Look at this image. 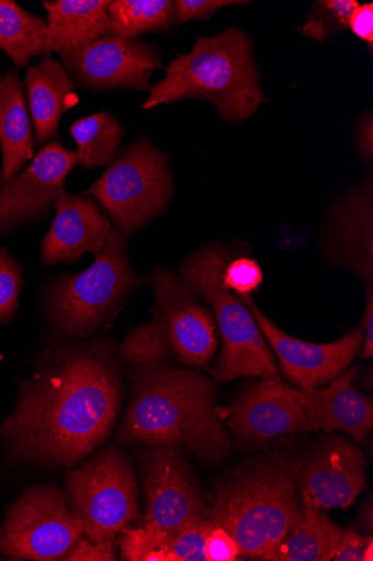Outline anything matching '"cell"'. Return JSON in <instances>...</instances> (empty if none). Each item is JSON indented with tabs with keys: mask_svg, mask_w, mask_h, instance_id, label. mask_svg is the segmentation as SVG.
<instances>
[{
	"mask_svg": "<svg viewBox=\"0 0 373 561\" xmlns=\"http://www.w3.org/2000/svg\"><path fill=\"white\" fill-rule=\"evenodd\" d=\"M123 396L120 365L109 341L46 351L35 375L20 383L0 438L19 461L70 468L112 433Z\"/></svg>",
	"mask_w": 373,
	"mask_h": 561,
	"instance_id": "1",
	"label": "cell"
},
{
	"mask_svg": "<svg viewBox=\"0 0 373 561\" xmlns=\"http://www.w3.org/2000/svg\"><path fill=\"white\" fill-rule=\"evenodd\" d=\"M130 399L119 442L187 449L220 462L232 449L220 422L214 382L166 364H130Z\"/></svg>",
	"mask_w": 373,
	"mask_h": 561,
	"instance_id": "2",
	"label": "cell"
},
{
	"mask_svg": "<svg viewBox=\"0 0 373 561\" xmlns=\"http://www.w3.org/2000/svg\"><path fill=\"white\" fill-rule=\"evenodd\" d=\"M302 458L272 454L221 482L208 504L209 520L237 541L241 557L264 560L300 515Z\"/></svg>",
	"mask_w": 373,
	"mask_h": 561,
	"instance_id": "3",
	"label": "cell"
},
{
	"mask_svg": "<svg viewBox=\"0 0 373 561\" xmlns=\"http://www.w3.org/2000/svg\"><path fill=\"white\" fill-rule=\"evenodd\" d=\"M214 105L229 122H244L266 101L255 66L253 42L238 27L215 36H197L190 53L166 69V77L151 87L141 110L172 105L187 99Z\"/></svg>",
	"mask_w": 373,
	"mask_h": 561,
	"instance_id": "4",
	"label": "cell"
},
{
	"mask_svg": "<svg viewBox=\"0 0 373 561\" xmlns=\"http://www.w3.org/2000/svg\"><path fill=\"white\" fill-rule=\"evenodd\" d=\"M153 295L152 320L133 330L119 350L129 364L174 362L206 369L219 348L214 316L205 308L179 275L159 267L147 278Z\"/></svg>",
	"mask_w": 373,
	"mask_h": 561,
	"instance_id": "5",
	"label": "cell"
},
{
	"mask_svg": "<svg viewBox=\"0 0 373 561\" xmlns=\"http://www.w3.org/2000/svg\"><path fill=\"white\" fill-rule=\"evenodd\" d=\"M229 262L226 249L214 244L191 253L178 268L185 284L197 297L203 298L215 314L223 347L212 368V377L220 382L244 377H280L272 350L253 314L223 285V272Z\"/></svg>",
	"mask_w": 373,
	"mask_h": 561,
	"instance_id": "6",
	"label": "cell"
},
{
	"mask_svg": "<svg viewBox=\"0 0 373 561\" xmlns=\"http://www.w3.org/2000/svg\"><path fill=\"white\" fill-rule=\"evenodd\" d=\"M140 286L142 280L130 265L127 240L113 229L86 271L60 275L48 285L46 310L51 327L63 339L95 334L110 323Z\"/></svg>",
	"mask_w": 373,
	"mask_h": 561,
	"instance_id": "7",
	"label": "cell"
},
{
	"mask_svg": "<svg viewBox=\"0 0 373 561\" xmlns=\"http://www.w3.org/2000/svg\"><path fill=\"white\" fill-rule=\"evenodd\" d=\"M174 192L170 158L142 137L123 149L83 195L95 198L126 236L162 216Z\"/></svg>",
	"mask_w": 373,
	"mask_h": 561,
	"instance_id": "8",
	"label": "cell"
},
{
	"mask_svg": "<svg viewBox=\"0 0 373 561\" xmlns=\"http://www.w3.org/2000/svg\"><path fill=\"white\" fill-rule=\"evenodd\" d=\"M67 489L84 534L93 541L116 539L139 515L136 477L118 449H104L73 471Z\"/></svg>",
	"mask_w": 373,
	"mask_h": 561,
	"instance_id": "9",
	"label": "cell"
},
{
	"mask_svg": "<svg viewBox=\"0 0 373 561\" xmlns=\"http://www.w3.org/2000/svg\"><path fill=\"white\" fill-rule=\"evenodd\" d=\"M65 494L53 484L26 491L0 527V553L13 559L58 560L84 536Z\"/></svg>",
	"mask_w": 373,
	"mask_h": 561,
	"instance_id": "10",
	"label": "cell"
},
{
	"mask_svg": "<svg viewBox=\"0 0 373 561\" xmlns=\"http://www.w3.org/2000/svg\"><path fill=\"white\" fill-rule=\"evenodd\" d=\"M140 466L147 499L144 527L177 534L209 519L208 504L179 449L147 447Z\"/></svg>",
	"mask_w": 373,
	"mask_h": 561,
	"instance_id": "11",
	"label": "cell"
},
{
	"mask_svg": "<svg viewBox=\"0 0 373 561\" xmlns=\"http://www.w3.org/2000/svg\"><path fill=\"white\" fill-rule=\"evenodd\" d=\"M60 56V62L75 83L95 92L150 91L152 71L163 68L159 47L114 34L65 50Z\"/></svg>",
	"mask_w": 373,
	"mask_h": 561,
	"instance_id": "12",
	"label": "cell"
},
{
	"mask_svg": "<svg viewBox=\"0 0 373 561\" xmlns=\"http://www.w3.org/2000/svg\"><path fill=\"white\" fill-rule=\"evenodd\" d=\"M236 296L247 306L265 340L278 355L284 375L302 391H312L331 382L361 352L364 341L362 324L336 342L308 343L282 332L264 316L250 295Z\"/></svg>",
	"mask_w": 373,
	"mask_h": 561,
	"instance_id": "13",
	"label": "cell"
},
{
	"mask_svg": "<svg viewBox=\"0 0 373 561\" xmlns=\"http://www.w3.org/2000/svg\"><path fill=\"white\" fill-rule=\"evenodd\" d=\"M78 165L75 150L59 141L45 145L23 172L0 187V236L47 216Z\"/></svg>",
	"mask_w": 373,
	"mask_h": 561,
	"instance_id": "14",
	"label": "cell"
},
{
	"mask_svg": "<svg viewBox=\"0 0 373 561\" xmlns=\"http://www.w3.org/2000/svg\"><path fill=\"white\" fill-rule=\"evenodd\" d=\"M228 425L235 436L252 443L311 432L305 392L280 377L261 378L233 403Z\"/></svg>",
	"mask_w": 373,
	"mask_h": 561,
	"instance_id": "15",
	"label": "cell"
},
{
	"mask_svg": "<svg viewBox=\"0 0 373 561\" xmlns=\"http://www.w3.org/2000/svg\"><path fill=\"white\" fill-rule=\"evenodd\" d=\"M365 486V458L345 438H331L302 458L298 486L302 506L349 508Z\"/></svg>",
	"mask_w": 373,
	"mask_h": 561,
	"instance_id": "16",
	"label": "cell"
},
{
	"mask_svg": "<svg viewBox=\"0 0 373 561\" xmlns=\"http://www.w3.org/2000/svg\"><path fill=\"white\" fill-rule=\"evenodd\" d=\"M56 219L40 241L45 266L77 264L85 253H98L108 241L113 225L93 198L63 192L53 204Z\"/></svg>",
	"mask_w": 373,
	"mask_h": 561,
	"instance_id": "17",
	"label": "cell"
},
{
	"mask_svg": "<svg viewBox=\"0 0 373 561\" xmlns=\"http://www.w3.org/2000/svg\"><path fill=\"white\" fill-rule=\"evenodd\" d=\"M372 184L354 188L336 204L326 234V256L336 266L373 284Z\"/></svg>",
	"mask_w": 373,
	"mask_h": 561,
	"instance_id": "18",
	"label": "cell"
},
{
	"mask_svg": "<svg viewBox=\"0 0 373 561\" xmlns=\"http://www.w3.org/2000/svg\"><path fill=\"white\" fill-rule=\"evenodd\" d=\"M359 367L341 374L325 389L304 391L310 431H342L364 443L373 427L372 400L354 387Z\"/></svg>",
	"mask_w": 373,
	"mask_h": 561,
	"instance_id": "19",
	"label": "cell"
},
{
	"mask_svg": "<svg viewBox=\"0 0 373 561\" xmlns=\"http://www.w3.org/2000/svg\"><path fill=\"white\" fill-rule=\"evenodd\" d=\"M24 84L37 145L57 141L61 118L75 96V81L60 61L45 56L27 70Z\"/></svg>",
	"mask_w": 373,
	"mask_h": 561,
	"instance_id": "20",
	"label": "cell"
},
{
	"mask_svg": "<svg viewBox=\"0 0 373 561\" xmlns=\"http://www.w3.org/2000/svg\"><path fill=\"white\" fill-rule=\"evenodd\" d=\"M42 4L47 12L49 54L61 55L112 34L110 0H53Z\"/></svg>",
	"mask_w": 373,
	"mask_h": 561,
	"instance_id": "21",
	"label": "cell"
},
{
	"mask_svg": "<svg viewBox=\"0 0 373 561\" xmlns=\"http://www.w3.org/2000/svg\"><path fill=\"white\" fill-rule=\"evenodd\" d=\"M0 147L3 152L0 187L34 158V141L24 84L14 70L0 77Z\"/></svg>",
	"mask_w": 373,
	"mask_h": 561,
	"instance_id": "22",
	"label": "cell"
},
{
	"mask_svg": "<svg viewBox=\"0 0 373 561\" xmlns=\"http://www.w3.org/2000/svg\"><path fill=\"white\" fill-rule=\"evenodd\" d=\"M342 533L343 529L322 510L301 506L290 533L264 560L330 561Z\"/></svg>",
	"mask_w": 373,
	"mask_h": 561,
	"instance_id": "23",
	"label": "cell"
},
{
	"mask_svg": "<svg viewBox=\"0 0 373 561\" xmlns=\"http://www.w3.org/2000/svg\"><path fill=\"white\" fill-rule=\"evenodd\" d=\"M0 49L19 70L34 57L49 56L46 19L32 15L13 0H0Z\"/></svg>",
	"mask_w": 373,
	"mask_h": 561,
	"instance_id": "24",
	"label": "cell"
},
{
	"mask_svg": "<svg viewBox=\"0 0 373 561\" xmlns=\"http://www.w3.org/2000/svg\"><path fill=\"white\" fill-rule=\"evenodd\" d=\"M70 134L77 142L80 165L91 170L114 161L125 130L113 114L100 112L75 122Z\"/></svg>",
	"mask_w": 373,
	"mask_h": 561,
	"instance_id": "25",
	"label": "cell"
},
{
	"mask_svg": "<svg viewBox=\"0 0 373 561\" xmlns=\"http://www.w3.org/2000/svg\"><path fill=\"white\" fill-rule=\"evenodd\" d=\"M108 13L112 34L129 39L150 32H168L176 24L172 0H115Z\"/></svg>",
	"mask_w": 373,
	"mask_h": 561,
	"instance_id": "26",
	"label": "cell"
},
{
	"mask_svg": "<svg viewBox=\"0 0 373 561\" xmlns=\"http://www.w3.org/2000/svg\"><path fill=\"white\" fill-rule=\"evenodd\" d=\"M358 7L355 0L315 2L307 22L299 31L314 41L323 42L348 30L350 16Z\"/></svg>",
	"mask_w": 373,
	"mask_h": 561,
	"instance_id": "27",
	"label": "cell"
},
{
	"mask_svg": "<svg viewBox=\"0 0 373 561\" xmlns=\"http://www.w3.org/2000/svg\"><path fill=\"white\" fill-rule=\"evenodd\" d=\"M24 285L21 265L4 248H0V324L10 322L20 302Z\"/></svg>",
	"mask_w": 373,
	"mask_h": 561,
	"instance_id": "28",
	"label": "cell"
},
{
	"mask_svg": "<svg viewBox=\"0 0 373 561\" xmlns=\"http://www.w3.org/2000/svg\"><path fill=\"white\" fill-rule=\"evenodd\" d=\"M261 282V268L252 259L241 257L229 262L223 272L224 287L236 295H252Z\"/></svg>",
	"mask_w": 373,
	"mask_h": 561,
	"instance_id": "29",
	"label": "cell"
},
{
	"mask_svg": "<svg viewBox=\"0 0 373 561\" xmlns=\"http://www.w3.org/2000/svg\"><path fill=\"white\" fill-rule=\"evenodd\" d=\"M241 4H249V2H241V0H177L176 7V24L182 25L191 21L207 22L219 10Z\"/></svg>",
	"mask_w": 373,
	"mask_h": 561,
	"instance_id": "30",
	"label": "cell"
},
{
	"mask_svg": "<svg viewBox=\"0 0 373 561\" xmlns=\"http://www.w3.org/2000/svg\"><path fill=\"white\" fill-rule=\"evenodd\" d=\"M203 551L206 561H235L241 557L235 538L214 524L206 536Z\"/></svg>",
	"mask_w": 373,
	"mask_h": 561,
	"instance_id": "31",
	"label": "cell"
},
{
	"mask_svg": "<svg viewBox=\"0 0 373 561\" xmlns=\"http://www.w3.org/2000/svg\"><path fill=\"white\" fill-rule=\"evenodd\" d=\"M116 539L97 542L83 537L68 551L62 560L72 561H114L117 560Z\"/></svg>",
	"mask_w": 373,
	"mask_h": 561,
	"instance_id": "32",
	"label": "cell"
},
{
	"mask_svg": "<svg viewBox=\"0 0 373 561\" xmlns=\"http://www.w3.org/2000/svg\"><path fill=\"white\" fill-rule=\"evenodd\" d=\"M371 541L372 536L361 535L352 529L343 530L333 560L363 561L364 550Z\"/></svg>",
	"mask_w": 373,
	"mask_h": 561,
	"instance_id": "33",
	"label": "cell"
},
{
	"mask_svg": "<svg viewBox=\"0 0 373 561\" xmlns=\"http://www.w3.org/2000/svg\"><path fill=\"white\" fill-rule=\"evenodd\" d=\"M349 28L353 34L362 39L369 47L370 53L373 49V4L368 3L359 5L351 14Z\"/></svg>",
	"mask_w": 373,
	"mask_h": 561,
	"instance_id": "34",
	"label": "cell"
},
{
	"mask_svg": "<svg viewBox=\"0 0 373 561\" xmlns=\"http://www.w3.org/2000/svg\"><path fill=\"white\" fill-rule=\"evenodd\" d=\"M366 305L363 322L361 323L364 331V341L361 348V358L371 359L373 355V291L369 287L365 293Z\"/></svg>",
	"mask_w": 373,
	"mask_h": 561,
	"instance_id": "35",
	"label": "cell"
},
{
	"mask_svg": "<svg viewBox=\"0 0 373 561\" xmlns=\"http://www.w3.org/2000/svg\"><path fill=\"white\" fill-rule=\"evenodd\" d=\"M357 138V147L360 151V154L362 158L369 162V164H372L373 159V122H372V115L369 114L368 117L362 119L355 133Z\"/></svg>",
	"mask_w": 373,
	"mask_h": 561,
	"instance_id": "36",
	"label": "cell"
},
{
	"mask_svg": "<svg viewBox=\"0 0 373 561\" xmlns=\"http://www.w3.org/2000/svg\"><path fill=\"white\" fill-rule=\"evenodd\" d=\"M359 525L368 536H372V503L365 504L359 515Z\"/></svg>",
	"mask_w": 373,
	"mask_h": 561,
	"instance_id": "37",
	"label": "cell"
},
{
	"mask_svg": "<svg viewBox=\"0 0 373 561\" xmlns=\"http://www.w3.org/2000/svg\"><path fill=\"white\" fill-rule=\"evenodd\" d=\"M373 541H371L365 550H364V554H363V561H372L373 560Z\"/></svg>",
	"mask_w": 373,
	"mask_h": 561,
	"instance_id": "38",
	"label": "cell"
}]
</instances>
